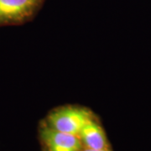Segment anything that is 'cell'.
I'll return each instance as SVG.
<instances>
[{"instance_id":"3957f363","label":"cell","mask_w":151,"mask_h":151,"mask_svg":"<svg viewBox=\"0 0 151 151\" xmlns=\"http://www.w3.org/2000/svg\"><path fill=\"white\" fill-rule=\"evenodd\" d=\"M40 137L49 151H81L82 143L77 135L63 133L45 125Z\"/></svg>"},{"instance_id":"277c9868","label":"cell","mask_w":151,"mask_h":151,"mask_svg":"<svg viewBox=\"0 0 151 151\" xmlns=\"http://www.w3.org/2000/svg\"><path fill=\"white\" fill-rule=\"evenodd\" d=\"M85 148L92 150L108 149V140L103 128L94 119H91L82 128L78 134Z\"/></svg>"},{"instance_id":"7a4b0ae2","label":"cell","mask_w":151,"mask_h":151,"mask_svg":"<svg viewBox=\"0 0 151 151\" xmlns=\"http://www.w3.org/2000/svg\"><path fill=\"white\" fill-rule=\"evenodd\" d=\"M42 0H0V24L18 23L29 17Z\"/></svg>"},{"instance_id":"5b68a950","label":"cell","mask_w":151,"mask_h":151,"mask_svg":"<svg viewBox=\"0 0 151 151\" xmlns=\"http://www.w3.org/2000/svg\"><path fill=\"white\" fill-rule=\"evenodd\" d=\"M81 151H110L108 149H105V150H92V149H88V148H85L84 150L82 149Z\"/></svg>"},{"instance_id":"6da1fadb","label":"cell","mask_w":151,"mask_h":151,"mask_svg":"<svg viewBox=\"0 0 151 151\" xmlns=\"http://www.w3.org/2000/svg\"><path fill=\"white\" fill-rule=\"evenodd\" d=\"M92 119L91 113L86 109L64 107L50 113L48 116V125L55 130L78 136L85 124Z\"/></svg>"}]
</instances>
